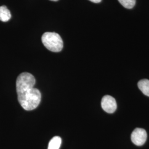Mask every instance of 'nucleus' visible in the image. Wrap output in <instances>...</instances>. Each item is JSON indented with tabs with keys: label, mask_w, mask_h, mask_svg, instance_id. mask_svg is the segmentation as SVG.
I'll use <instances>...</instances> for the list:
<instances>
[{
	"label": "nucleus",
	"mask_w": 149,
	"mask_h": 149,
	"mask_svg": "<svg viewBox=\"0 0 149 149\" xmlns=\"http://www.w3.org/2000/svg\"><path fill=\"white\" fill-rule=\"evenodd\" d=\"M61 144V139L59 136H54L50 140L48 149H59Z\"/></svg>",
	"instance_id": "obj_7"
},
{
	"label": "nucleus",
	"mask_w": 149,
	"mask_h": 149,
	"mask_svg": "<svg viewBox=\"0 0 149 149\" xmlns=\"http://www.w3.org/2000/svg\"><path fill=\"white\" fill-rule=\"evenodd\" d=\"M89 1L94 3H100L101 2L102 0H89Z\"/></svg>",
	"instance_id": "obj_9"
},
{
	"label": "nucleus",
	"mask_w": 149,
	"mask_h": 149,
	"mask_svg": "<svg viewBox=\"0 0 149 149\" xmlns=\"http://www.w3.org/2000/svg\"><path fill=\"white\" fill-rule=\"evenodd\" d=\"M102 109L107 113H113L115 112L117 108L116 100L112 96L106 95L102 98L101 101Z\"/></svg>",
	"instance_id": "obj_4"
},
{
	"label": "nucleus",
	"mask_w": 149,
	"mask_h": 149,
	"mask_svg": "<svg viewBox=\"0 0 149 149\" xmlns=\"http://www.w3.org/2000/svg\"><path fill=\"white\" fill-rule=\"evenodd\" d=\"M42 41L46 48L53 52H59L63 48L62 38L55 32H46L43 34Z\"/></svg>",
	"instance_id": "obj_2"
},
{
	"label": "nucleus",
	"mask_w": 149,
	"mask_h": 149,
	"mask_svg": "<svg viewBox=\"0 0 149 149\" xmlns=\"http://www.w3.org/2000/svg\"><path fill=\"white\" fill-rule=\"evenodd\" d=\"M50 1H57L58 0H50Z\"/></svg>",
	"instance_id": "obj_10"
},
{
	"label": "nucleus",
	"mask_w": 149,
	"mask_h": 149,
	"mask_svg": "<svg viewBox=\"0 0 149 149\" xmlns=\"http://www.w3.org/2000/svg\"><path fill=\"white\" fill-rule=\"evenodd\" d=\"M147 133L142 128H136L131 135V140L134 144L137 146L143 145L146 141Z\"/></svg>",
	"instance_id": "obj_3"
},
{
	"label": "nucleus",
	"mask_w": 149,
	"mask_h": 149,
	"mask_svg": "<svg viewBox=\"0 0 149 149\" xmlns=\"http://www.w3.org/2000/svg\"><path fill=\"white\" fill-rule=\"evenodd\" d=\"M11 18V12L10 10L5 6L0 7V21H8Z\"/></svg>",
	"instance_id": "obj_5"
},
{
	"label": "nucleus",
	"mask_w": 149,
	"mask_h": 149,
	"mask_svg": "<svg viewBox=\"0 0 149 149\" xmlns=\"http://www.w3.org/2000/svg\"><path fill=\"white\" fill-rule=\"evenodd\" d=\"M36 79L31 74L23 72L18 76L16 81V90L18 100L26 111L36 109L41 101V93L37 88H34Z\"/></svg>",
	"instance_id": "obj_1"
},
{
	"label": "nucleus",
	"mask_w": 149,
	"mask_h": 149,
	"mask_svg": "<svg viewBox=\"0 0 149 149\" xmlns=\"http://www.w3.org/2000/svg\"><path fill=\"white\" fill-rule=\"evenodd\" d=\"M120 3L125 8H133L136 3V0H118Z\"/></svg>",
	"instance_id": "obj_8"
},
{
	"label": "nucleus",
	"mask_w": 149,
	"mask_h": 149,
	"mask_svg": "<svg viewBox=\"0 0 149 149\" xmlns=\"http://www.w3.org/2000/svg\"><path fill=\"white\" fill-rule=\"evenodd\" d=\"M139 88L145 96L149 97V80L147 79L139 81L138 82Z\"/></svg>",
	"instance_id": "obj_6"
}]
</instances>
